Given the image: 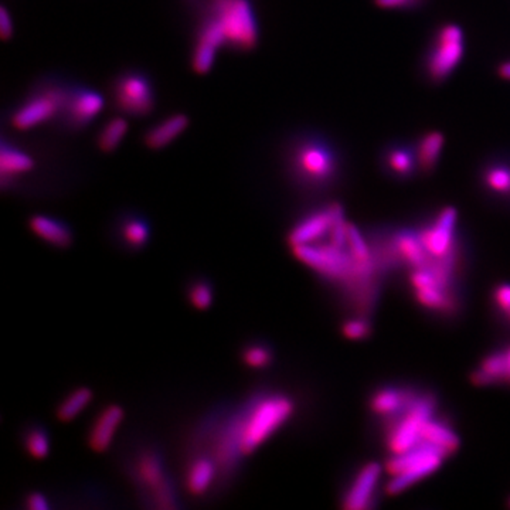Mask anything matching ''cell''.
Listing matches in <instances>:
<instances>
[{"label":"cell","mask_w":510,"mask_h":510,"mask_svg":"<svg viewBox=\"0 0 510 510\" xmlns=\"http://www.w3.org/2000/svg\"><path fill=\"white\" fill-rule=\"evenodd\" d=\"M138 478L160 502L159 506L172 507V494H170L169 484L166 481L165 471L159 456L153 453H145L138 459Z\"/></svg>","instance_id":"4fadbf2b"},{"label":"cell","mask_w":510,"mask_h":510,"mask_svg":"<svg viewBox=\"0 0 510 510\" xmlns=\"http://www.w3.org/2000/svg\"><path fill=\"white\" fill-rule=\"evenodd\" d=\"M437 405L435 395L420 392L404 413L382 423L390 455L407 453L423 443V427L435 415Z\"/></svg>","instance_id":"3957f363"},{"label":"cell","mask_w":510,"mask_h":510,"mask_svg":"<svg viewBox=\"0 0 510 510\" xmlns=\"http://www.w3.org/2000/svg\"><path fill=\"white\" fill-rule=\"evenodd\" d=\"M382 468L377 463H369L362 466L349 484L343 495V507L346 510H362L372 507L374 492L379 486Z\"/></svg>","instance_id":"8fae6325"},{"label":"cell","mask_w":510,"mask_h":510,"mask_svg":"<svg viewBox=\"0 0 510 510\" xmlns=\"http://www.w3.org/2000/svg\"><path fill=\"white\" fill-rule=\"evenodd\" d=\"M124 408L121 405H107L89 428L88 444L97 453H104L111 446L119 425L124 421Z\"/></svg>","instance_id":"9a60e30c"},{"label":"cell","mask_w":510,"mask_h":510,"mask_svg":"<svg viewBox=\"0 0 510 510\" xmlns=\"http://www.w3.org/2000/svg\"><path fill=\"white\" fill-rule=\"evenodd\" d=\"M423 443L433 444L445 451L448 455H453L458 450L461 441L446 421L434 415L423 427Z\"/></svg>","instance_id":"ffe728a7"},{"label":"cell","mask_w":510,"mask_h":510,"mask_svg":"<svg viewBox=\"0 0 510 510\" xmlns=\"http://www.w3.org/2000/svg\"><path fill=\"white\" fill-rule=\"evenodd\" d=\"M471 382L475 386H495L507 382L506 351L492 352L482 359L476 370L471 374Z\"/></svg>","instance_id":"e0dca14e"},{"label":"cell","mask_w":510,"mask_h":510,"mask_svg":"<svg viewBox=\"0 0 510 510\" xmlns=\"http://www.w3.org/2000/svg\"><path fill=\"white\" fill-rule=\"evenodd\" d=\"M482 182L491 193L510 198V165L506 163H494L484 170Z\"/></svg>","instance_id":"d4e9b609"},{"label":"cell","mask_w":510,"mask_h":510,"mask_svg":"<svg viewBox=\"0 0 510 510\" xmlns=\"http://www.w3.org/2000/svg\"><path fill=\"white\" fill-rule=\"evenodd\" d=\"M217 51L219 48L213 46L204 45V43H196L195 51H193V58H191V66L193 70L198 74H208L213 68L214 61H216Z\"/></svg>","instance_id":"4dcf8cb0"},{"label":"cell","mask_w":510,"mask_h":510,"mask_svg":"<svg viewBox=\"0 0 510 510\" xmlns=\"http://www.w3.org/2000/svg\"><path fill=\"white\" fill-rule=\"evenodd\" d=\"M502 316H504L505 321H506L507 325L510 326V311H507V312L502 313Z\"/></svg>","instance_id":"ab89813d"},{"label":"cell","mask_w":510,"mask_h":510,"mask_svg":"<svg viewBox=\"0 0 510 510\" xmlns=\"http://www.w3.org/2000/svg\"><path fill=\"white\" fill-rule=\"evenodd\" d=\"M420 390L412 387L386 386L370 397L369 407L382 423L402 414L410 407Z\"/></svg>","instance_id":"7c38bea8"},{"label":"cell","mask_w":510,"mask_h":510,"mask_svg":"<svg viewBox=\"0 0 510 510\" xmlns=\"http://www.w3.org/2000/svg\"><path fill=\"white\" fill-rule=\"evenodd\" d=\"M465 55V36L458 25L448 23L438 30L427 57V73L433 81H444L451 76Z\"/></svg>","instance_id":"5b68a950"},{"label":"cell","mask_w":510,"mask_h":510,"mask_svg":"<svg viewBox=\"0 0 510 510\" xmlns=\"http://www.w3.org/2000/svg\"><path fill=\"white\" fill-rule=\"evenodd\" d=\"M446 456L448 455L443 453V451H434V453L428 454L424 458L418 459L415 463L405 466L403 471L390 478L389 484L386 486L387 494H400L404 489L410 488L412 484H417L420 479L431 475L433 472L437 471L443 465L444 459Z\"/></svg>","instance_id":"5bb4252c"},{"label":"cell","mask_w":510,"mask_h":510,"mask_svg":"<svg viewBox=\"0 0 510 510\" xmlns=\"http://www.w3.org/2000/svg\"><path fill=\"white\" fill-rule=\"evenodd\" d=\"M121 230L125 242L134 249L144 247L149 240V227L140 219H129L122 224Z\"/></svg>","instance_id":"83f0119b"},{"label":"cell","mask_w":510,"mask_h":510,"mask_svg":"<svg viewBox=\"0 0 510 510\" xmlns=\"http://www.w3.org/2000/svg\"><path fill=\"white\" fill-rule=\"evenodd\" d=\"M293 412L295 403L284 394L267 395L255 403L246 417L237 423L241 454L254 453L292 417Z\"/></svg>","instance_id":"7a4b0ae2"},{"label":"cell","mask_w":510,"mask_h":510,"mask_svg":"<svg viewBox=\"0 0 510 510\" xmlns=\"http://www.w3.org/2000/svg\"><path fill=\"white\" fill-rule=\"evenodd\" d=\"M26 507L29 510H48L50 504L45 495L32 492L29 496L26 497Z\"/></svg>","instance_id":"d590c367"},{"label":"cell","mask_w":510,"mask_h":510,"mask_svg":"<svg viewBox=\"0 0 510 510\" xmlns=\"http://www.w3.org/2000/svg\"><path fill=\"white\" fill-rule=\"evenodd\" d=\"M301 262L338 285L357 315L372 312L382 272L374 259L370 241L354 224L339 221L323 241L292 247Z\"/></svg>","instance_id":"6da1fadb"},{"label":"cell","mask_w":510,"mask_h":510,"mask_svg":"<svg viewBox=\"0 0 510 510\" xmlns=\"http://www.w3.org/2000/svg\"><path fill=\"white\" fill-rule=\"evenodd\" d=\"M209 16L221 26L231 47L250 51L259 45V25L250 0H211Z\"/></svg>","instance_id":"277c9868"},{"label":"cell","mask_w":510,"mask_h":510,"mask_svg":"<svg viewBox=\"0 0 510 510\" xmlns=\"http://www.w3.org/2000/svg\"><path fill=\"white\" fill-rule=\"evenodd\" d=\"M386 162L387 168L400 178L412 176L415 166H417L415 153L408 150L407 148H393V149H390L387 152Z\"/></svg>","instance_id":"4316f807"},{"label":"cell","mask_w":510,"mask_h":510,"mask_svg":"<svg viewBox=\"0 0 510 510\" xmlns=\"http://www.w3.org/2000/svg\"><path fill=\"white\" fill-rule=\"evenodd\" d=\"M343 219V208L339 203H332L328 208L308 214L300 223L295 224L288 234L291 249L323 241L331 236L336 224Z\"/></svg>","instance_id":"ba28073f"},{"label":"cell","mask_w":510,"mask_h":510,"mask_svg":"<svg viewBox=\"0 0 510 510\" xmlns=\"http://www.w3.org/2000/svg\"><path fill=\"white\" fill-rule=\"evenodd\" d=\"M456 221H458V213L455 208L446 206L434 217L430 224L417 230L423 246L433 259H440L458 246Z\"/></svg>","instance_id":"30bf717a"},{"label":"cell","mask_w":510,"mask_h":510,"mask_svg":"<svg viewBox=\"0 0 510 510\" xmlns=\"http://www.w3.org/2000/svg\"><path fill=\"white\" fill-rule=\"evenodd\" d=\"M188 127L189 118L185 114L172 115L169 118L163 119L157 127H153L148 132L147 137H145V144L150 149H163V148L172 144L178 135H182Z\"/></svg>","instance_id":"d6986e66"},{"label":"cell","mask_w":510,"mask_h":510,"mask_svg":"<svg viewBox=\"0 0 510 510\" xmlns=\"http://www.w3.org/2000/svg\"><path fill=\"white\" fill-rule=\"evenodd\" d=\"M217 466L210 458L200 456L189 465L186 474V486L193 495H201L210 488L216 478Z\"/></svg>","instance_id":"7402d4cb"},{"label":"cell","mask_w":510,"mask_h":510,"mask_svg":"<svg viewBox=\"0 0 510 510\" xmlns=\"http://www.w3.org/2000/svg\"><path fill=\"white\" fill-rule=\"evenodd\" d=\"M420 4L421 0H374L377 7L387 10L410 9Z\"/></svg>","instance_id":"e575fe53"},{"label":"cell","mask_w":510,"mask_h":510,"mask_svg":"<svg viewBox=\"0 0 510 510\" xmlns=\"http://www.w3.org/2000/svg\"><path fill=\"white\" fill-rule=\"evenodd\" d=\"M506 351V359H507V382L506 386H510V344L507 348H505Z\"/></svg>","instance_id":"f35d334b"},{"label":"cell","mask_w":510,"mask_h":510,"mask_svg":"<svg viewBox=\"0 0 510 510\" xmlns=\"http://www.w3.org/2000/svg\"><path fill=\"white\" fill-rule=\"evenodd\" d=\"M342 332L351 341H363L372 333V325H370L367 316H354L342 325Z\"/></svg>","instance_id":"1f68e13d"},{"label":"cell","mask_w":510,"mask_h":510,"mask_svg":"<svg viewBox=\"0 0 510 510\" xmlns=\"http://www.w3.org/2000/svg\"><path fill=\"white\" fill-rule=\"evenodd\" d=\"M67 98L68 94L58 88L46 89L36 94L15 112L12 118L13 127L26 131L48 121L66 107Z\"/></svg>","instance_id":"9c48e42d"},{"label":"cell","mask_w":510,"mask_h":510,"mask_svg":"<svg viewBox=\"0 0 510 510\" xmlns=\"http://www.w3.org/2000/svg\"><path fill=\"white\" fill-rule=\"evenodd\" d=\"M25 448L35 459H43L50 453V438L42 428H32L25 435Z\"/></svg>","instance_id":"f1b7e54d"},{"label":"cell","mask_w":510,"mask_h":510,"mask_svg":"<svg viewBox=\"0 0 510 510\" xmlns=\"http://www.w3.org/2000/svg\"><path fill=\"white\" fill-rule=\"evenodd\" d=\"M497 74L504 78V80L510 81V60L505 61L497 68Z\"/></svg>","instance_id":"74e56055"},{"label":"cell","mask_w":510,"mask_h":510,"mask_svg":"<svg viewBox=\"0 0 510 510\" xmlns=\"http://www.w3.org/2000/svg\"><path fill=\"white\" fill-rule=\"evenodd\" d=\"M91 402H93V392L88 387L73 390L58 405L57 417L64 423L73 421L88 407Z\"/></svg>","instance_id":"cb8c5ba5"},{"label":"cell","mask_w":510,"mask_h":510,"mask_svg":"<svg viewBox=\"0 0 510 510\" xmlns=\"http://www.w3.org/2000/svg\"><path fill=\"white\" fill-rule=\"evenodd\" d=\"M0 33H2V37H4L5 40L12 37V19H10L6 7H2V10H0Z\"/></svg>","instance_id":"8d00e7d4"},{"label":"cell","mask_w":510,"mask_h":510,"mask_svg":"<svg viewBox=\"0 0 510 510\" xmlns=\"http://www.w3.org/2000/svg\"><path fill=\"white\" fill-rule=\"evenodd\" d=\"M115 104L125 114L144 117L155 107V96L150 81L139 73L124 74L115 81Z\"/></svg>","instance_id":"52a82bcc"},{"label":"cell","mask_w":510,"mask_h":510,"mask_svg":"<svg viewBox=\"0 0 510 510\" xmlns=\"http://www.w3.org/2000/svg\"><path fill=\"white\" fill-rule=\"evenodd\" d=\"M509 505H510V501H509Z\"/></svg>","instance_id":"60d3db41"},{"label":"cell","mask_w":510,"mask_h":510,"mask_svg":"<svg viewBox=\"0 0 510 510\" xmlns=\"http://www.w3.org/2000/svg\"><path fill=\"white\" fill-rule=\"evenodd\" d=\"M444 145H445V137L441 132L430 131L423 135L415 150L418 169L423 172L435 169L443 155Z\"/></svg>","instance_id":"44dd1931"},{"label":"cell","mask_w":510,"mask_h":510,"mask_svg":"<svg viewBox=\"0 0 510 510\" xmlns=\"http://www.w3.org/2000/svg\"><path fill=\"white\" fill-rule=\"evenodd\" d=\"M494 305L499 312L505 313L510 311V284H499L495 287L492 293Z\"/></svg>","instance_id":"836d02e7"},{"label":"cell","mask_w":510,"mask_h":510,"mask_svg":"<svg viewBox=\"0 0 510 510\" xmlns=\"http://www.w3.org/2000/svg\"><path fill=\"white\" fill-rule=\"evenodd\" d=\"M128 132V122L121 117L109 119L98 135V148L102 152H114Z\"/></svg>","instance_id":"484cf974"},{"label":"cell","mask_w":510,"mask_h":510,"mask_svg":"<svg viewBox=\"0 0 510 510\" xmlns=\"http://www.w3.org/2000/svg\"><path fill=\"white\" fill-rule=\"evenodd\" d=\"M293 168L306 182H329L336 173L335 153L322 142L306 140L293 153Z\"/></svg>","instance_id":"8992f818"},{"label":"cell","mask_w":510,"mask_h":510,"mask_svg":"<svg viewBox=\"0 0 510 510\" xmlns=\"http://www.w3.org/2000/svg\"><path fill=\"white\" fill-rule=\"evenodd\" d=\"M64 108L67 109L71 124L87 125L104 108V98L91 89H78L76 93L68 94L67 104Z\"/></svg>","instance_id":"2e32d148"},{"label":"cell","mask_w":510,"mask_h":510,"mask_svg":"<svg viewBox=\"0 0 510 510\" xmlns=\"http://www.w3.org/2000/svg\"><path fill=\"white\" fill-rule=\"evenodd\" d=\"M30 230L36 236L40 237L43 241L48 242L50 246L66 249L73 242V233L66 224L60 220L51 219L48 216H33L29 221Z\"/></svg>","instance_id":"ac0fdd59"},{"label":"cell","mask_w":510,"mask_h":510,"mask_svg":"<svg viewBox=\"0 0 510 510\" xmlns=\"http://www.w3.org/2000/svg\"><path fill=\"white\" fill-rule=\"evenodd\" d=\"M35 168V160L29 157L27 153L16 149V148L9 147V145H2V153H0V170L2 176L6 178L7 176L22 175V173L30 172Z\"/></svg>","instance_id":"603a6c76"},{"label":"cell","mask_w":510,"mask_h":510,"mask_svg":"<svg viewBox=\"0 0 510 510\" xmlns=\"http://www.w3.org/2000/svg\"><path fill=\"white\" fill-rule=\"evenodd\" d=\"M242 362L251 369H265L272 362L271 349L261 343L250 344L242 351Z\"/></svg>","instance_id":"f546056e"},{"label":"cell","mask_w":510,"mask_h":510,"mask_svg":"<svg viewBox=\"0 0 510 510\" xmlns=\"http://www.w3.org/2000/svg\"><path fill=\"white\" fill-rule=\"evenodd\" d=\"M189 301L198 310H208L213 303V288L206 280H196L188 292Z\"/></svg>","instance_id":"d6a6232c"}]
</instances>
